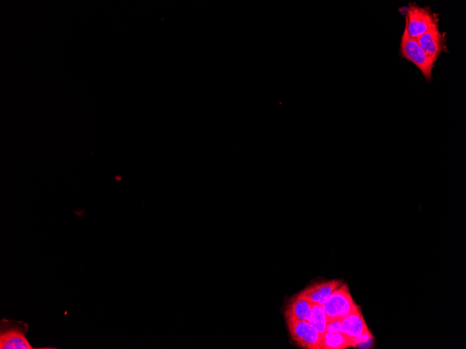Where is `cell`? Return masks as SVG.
I'll return each mask as SVG.
<instances>
[{"label":"cell","mask_w":466,"mask_h":349,"mask_svg":"<svg viewBox=\"0 0 466 349\" xmlns=\"http://www.w3.org/2000/svg\"><path fill=\"white\" fill-rule=\"evenodd\" d=\"M400 55L414 63L427 81L432 79L435 61L421 48L416 38H411L404 30L400 40Z\"/></svg>","instance_id":"cell-1"},{"label":"cell","mask_w":466,"mask_h":349,"mask_svg":"<svg viewBox=\"0 0 466 349\" xmlns=\"http://www.w3.org/2000/svg\"><path fill=\"white\" fill-rule=\"evenodd\" d=\"M437 15L429 9L411 4L407 10L405 31L411 38L417 39L437 24Z\"/></svg>","instance_id":"cell-2"},{"label":"cell","mask_w":466,"mask_h":349,"mask_svg":"<svg viewBox=\"0 0 466 349\" xmlns=\"http://www.w3.org/2000/svg\"><path fill=\"white\" fill-rule=\"evenodd\" d=\"M28 324L22 321L2 319L1 321V349H32L26 338Z\"/></svg>","instance_id":"cell-3"},{"label":"cell","mask_w":466,"mask_h":349,"mask_svg":"<svg viewBox=\"0 0 466 349\" xmlns=\"http://www.w3.org/2000/svg\"><path fill=\"white\" fill-rule=\"evenodd\" d=\"M327 318H344L359 307L353 300L346 284L336 288L322 304Z\"/></svg>","instance_id":"cell-4"},{"label":"cell","mask_w":466,"mask_h":349,"mask_svg":"<svg viewBox=\"0 0 466 349\" xmlns=\"http://www.w3.org/2000/svg\"><path fill=\"white\" fill-rule=\"evenodd\" d=\"M292 339L302 348L322 349L321 334L308 320H287Z\"/></svg>","instance_id":"cell-5"},{"label":"cell","mask_w":466,"mask_h":349,"mask_svg":"<svg viewBox=\"0 0 466 349\" xmlns=\"http://www.w3.org/2000/svg\"><path fill=\"white\" fill-rule=\"evenodd\" d=\"M343 283L340 280L316 282L299 294L312 304L322 305L332 293Z\"/></svg>","instance_id":"cell-6"},{"label":"cell","mask_w":466,"mask_h":349,"mask_svg":"<svg viewBox=\"0 0 466 349\" xmlns=\"http://www.w3.org/2000/svg\"><path fill=\"white\" fill-rule=\"evenodd\" d=\"M416 40L424 52L435 61L446 48L444 36L441 34L437 24Z\"/></svg>","instance_id":"cell-7"},{"label":"cell","mask_w":466,"mask_h":349,"mask_svg":"<svg viewBox=\"0 0 466 349\" xmlns=\"http://www.w3.org/2000/svg\"><path fill=\"white\" fill-rule=\"evenodd\" d=\"M341 332L352 340L368 332H370L365 322L361 307L342 319Z\"/></svg>","instance_id":"cell-8"},{"label":"cell","mask_w":466,"mask_h":349,"mask_svg":"<svg viewBox=\"0 0 466 349\" xmlns=\"http://www.w3.org/2000/svg\"><path fill=\"white\" fill-rule=\"evenodd\" d=\"M312 307V303L298 293L288 302L286 306L284 313L286 320H308Z\"/></svg>","instance_id":"cell-9"},{"label":"cell","mask_w":466,"mask_h":349,"mask_svg":"<svg viewBox=\"0 0 466 349\" xmlns=\"http://www.w3.org/2000/svg\"><path fill=\"white\" fill-rule=\"evenodd\" d=\"M350 346L351 339L341 332H325L321 335L322 349H345Z\"/></svg>","instance_id":"cell-10"},{"label":"cell","mask_w":466,"mask_h":349,"mask_svg":"<svg viewBox=\"0 0 466 349\" xmlns=\"http://www.w3.org/2000/svg\"><path fill=\"white\" fill-rule=\"evenodd\" d=\"M308 322L322 335L326 332L327 316L322 305L313 304Z\"/></svg>","instance_id":"cell-11"},{"label":"cell","mask_w":466,"mask_h":349,"mask_svg":"<svg viewBox=\"0 0 466 349\" xmlns=\"http://www.w3.org/2000/svg\"><path fill=\"white\" fill-rule=\"evenodd\" d=\"M342 318H327L326 332H341Z\"/></svg>","instance_id":"cell-12"}]
</instances>
